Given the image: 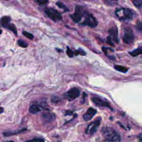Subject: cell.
Listing matches in <instances>:
<instances>
[{"instance_id": "1", "label": "cell", "mask_w": 142, "mask_h": 142, "mask_svg": "<svg viewBox=\"0 0 142 142\" xmlns=\"http://www.w3.org/2000/svg\"><path fill=\"white\" fill-rule=\"evenodd\" d=\"M101 133L107 142H121L120 136L112 128L104 127L101 129Z\"/></svg>"}, {"instance_id": "2", "label": "cell", "mask_w": 142, "mask_h": 142, "mask_svg": "<svg viewBox=\"0 0 142 142\" xmlns=\"http://www.w3.org/2000/svg\"><path fill=\"white\" fill-rule=\"evenodd\" d=\"M83 16H85V19L82 23V25L87 26L92 28H94L98 25V21L92 15L84 11Z\"/></svg>"}, {"instance_id": "3", "label": "cell", "mask_w": 142, "mask_h": 142, "mask_svg": "<svg viewBox=\"0 0 142 142\" xmlns=\"http://www.w3.org/2000/svg\"><path fill=\"white\" fill-rule=\"evenodd\" d=\"M44 11L48 17L54 21H59L62 18V15L59 12L52 8H47Z\"/></svg>"}, {"instance_id": "4", "label": "cell", "mask_w": 142, "mask_h": 142, "mask_svg": "<svg viewBox=\"0 0 142 142\" xmlns=\"http://www.w3.org/2000/svg\"><path fill=\"white\" fill-rule=\"evenodd\" d=\"M101 121V118L99 117V118L97 119L93 122L91 123L88 125L86 129V134L89 135H93L97 132V129L98 128Z\"/></svg>"}, {"instance_id": "5", "label": "cell", "mask_w": 142, "mask_h": 142, "mask_svg": "<svg viewBox=\"0 0 142 142\" xmlns=\"http://www.w3.org/2000/svg\"><path fill=\"white\" fill-rule=\"evenodd\" d=\"M80 95V91L77 88H72L64 94V98L71 101L77 98Z\"/></svg>"}, {"instance_id": "6", "label": "cell", "mask_w": 142, "mask_h": 142, "mask_svg": "<svg viewBox=\"0 0 142 142\" xmlns=\"http://www.w3.org/2000/svg\"><path fill=\"white\" fill-rule=\"evenodd\" d=\"M123 39L124 42L128 44H130L133 42L134 40V36L131 28L129 27L125 28Z\"/></svg>"}, {"instance_id": "7", "label": "cell", "mask_w": 142, "mask_h": 142, "mask_svg": "<svg viewBox=\"0 0 142 142\" xmlns=\"http://www.w3.org/2000/svg\"><path fill=\"white\" fill-rule=\"evenodd\" d=\"M83 13L84 12L82 11V7L76 6L75 13L71 15L70 17L73 20V21L75 23H78L82 20L83 17Z\"/></svg>"}, {"instance_id": "8", "label": "cell", "mask_w": 142, "mask_h": 142, "mask_svg": "<svg viewBox=\"0 0 142 142\" xmlns=\"http://www.w3.org/2000/svg\"><path fill=\"white\" fill-rule=\"evenodd\" d=\"M122 11V16H120L119 19L121 21H130L133 19V13L132 11L129 9H123Z\"/></svg>"}, {"instance_id": "9", "label": "cell", "mask_w": 142, "mask_h": 142, "mask_svg": "<svg viewBox=\"0 0 142 142\" xmlns=\"http://www.w3.org/2000/svg\"><path fill=\"white\" fill-rule=\"evenodd\" d=\"M42 119L44 124H49L56 119V115L51 112L44 113L42 115Z\"/></svg>"}, {"instance_id": "10", "label": "cell", "mask_w": 142, "mask_h": 142, "mask_svg": "<svg viewBox=\"0 0 142 142\" xmlns=\"http://www.w3.org/2000/svg\"><path fill=\"white\" fill-rule=\"evenodd\" d=\"M92 100L93 102L97 106L99 107H107L109 108L111 110H112V108L111 107L110 104L107 101H105L102 99H100L98 97H93L92 98Z\"/></svg>"}, {"instance_id": "11", "label": "cell", "mask_w": 142, "mask_h": 142, "mask_svg": "<svg viewBox=\"0 0 142 142\" xmlns=\"http://www.w3.org/2000/svg\"><path fill=\"white\" fill-rule=\"evenodd\" d=\"M109 33L110 35V37L112 40H114L116 43L119 42V38H118V30L116 26H113L111 27L109 30Z\"/></svg>"}, {"instance_id": "12", "label": "cell", "mask_w": 142, "mask_h": 142, "mask_svg": "<svg viewBox=\"0 0 142 142\" xmlns=\"http://www.w3.org/2000/svg\"><path fill=\"white\" fill-rule=\"evenodd\" d=\"M97 113V110L94 108L90 107L88 109L86 113L83 115V119L86 121L91 120Z\"/></svg>"}, {"instance_id": "13", "label": "cell", "mask_w": 142, "mask_h": 142, "mask_svg": "<svg viewBox=\"0 0 142 142\" xmlns=\"http://www.w3.org/2000/svg\"><path fill=\"white\" fill-rule=\"evenodd\" d=\"M43 107L41 105L38 104H32L29 108V112L31 114H37L38 113L41 111Z\"/></svg>"}, {"instance_id": "14", "label": "cell", "mask_w": 142, "mask_h": 142, "mask_svg": "<svg viewBox=\"0 0 142 142\" xmlns=\"http://www.w3.org/2000/svg\"><path fill=\"white\" fill-rule=\"evenodd\" d=\"M11 18L9 16H3L1 18V20H0V22H1L2 26L5 27L6 25H7L8 24H9L11 21Z\"/></svg>"}, {"instance_id": "15", "label": "cell", "mask_w": 142, "mask_h": 142, "mask_svg": "<svg viewBox=\"0 0 142 142\" xmlns=\"http://www.w3.org/2000/svg\"><path fill=\"white\" fill-rule=\"evenodd\" d=\"M142 53V48L141 47L137 48L135 50L129 52V54L133 57H136L138 55H140Z\"/></svg>"}, {"instance_id": "16", "label": "cell", "mask_w": 142, "mask_h": 142, "mask_svg": "<svg viewBox=\"0 0 142 142\" xmlns=\"http://www.w3.org/2000/svg\"><path fill=\"white\" fill-rule=\"evenodd\" d=\"M114 69L121 73H127L128 70L127 68L122 66H120V65H116L114 66Z\"/></svg>"}, {"instance_id": "17", "label": "cell", "mask_w": 142, "mask_h": 142, "mask_svg": "<svg viewBox=\"0 0 142 142\" xmlns=\"http://www.w3.org/2000/svg\"><path fill=\"white\" fill-rule=\"evenodd\" d=\"M4 28H7L8 30H10L11 31H12L13 32V33H15V35H17V29H16V27L13 25V24L10 23L9 24H8V25H6Z\"/></svg>"}, {"instance_id": "18", "label": "cell", "mask_w": 142, "mask_h": 142, "mask_svg": "<svg viewBox=\"0 0 142 142\" xmlns=\"http://www.w3.org/2000/svg\"><path fill=\"white\" fill-rule=\"evenodd\" d=\"M25 142H45V139L42 138H35L27 140Z\"/></svg>"}, {"instance_id": "19", "label": "cell", "mask_w": 142, "mask_h": 142, "mask_svg": "<svg viewBox=\"0 0 142 142\" xmlns=\"http://www.w3.org/2000/svg\"><path fill=\"white\" fill-rule=\"evenodd\" d=\"M134 5V6L138 8V9H140L142 7V1L141 0H134L132 1Z\"/></svg>"}, {"instance_id": "20", "label": "cell", "mask_w": 142, "mask_h": 142, "mask_svg": "<svg viewBox=\"0 0 142 142\" xmlns=\"http://www.w3.org/2000/svg\"><path fill=\"white\" fill-rule=\"evenodd\" d=\"M17 43L20 47L23 48H26L28 46V43L25 41H24L22 39H18L17 41Z\"/></svg>"}, {"instance_id": "21", "label": "cell", "mask_w": 142, "mask_h": 142, "mask_svg": "<svg viewBox=\"0 0 142 142\" xmlns=\"http://www.w3.org/2000/svg\"><path fill=\"white\" fill-rule=\"evenodd\" d=\"M56 5L59 8H60V9L64 10L65 11H68V9L66 6V5H65L63 3H62L61 2H57L56 3Z\"/></svg>"}, {"instance_id": "22", "label": "cell", "mask_w": 142, "mask_h": 142, "mask_svg": "<svg viewBox=\"0 0 142 142\" xmlns=\"http://www.w3.org/2000/svg\"><path fill=\"white\" fill-rule=\"evenodd\" d=\"M26 129H24L20 130V131H17V132H13V133H11V132H5V133H4V135H5V136H11V135L16 134H17V133H19L22 132H23L24 131H26Z\"/></svg>"}, {"instance_id": "23", "label": "cell", "mask_w": 142, "mask_h": 142, "mask_svg": "<svg viewBox=\"0 0 142 142\" xmlns=\"http://www.w3.org/2000/svg\"><path fill=\"white\" fill-rule=\"evenodd\" d=\"M23 35L25 36V37L28 38V39H33V35L29 33V32H28L27 31H23Z\"/></svg>"}, {"instance_id": "24", "label": "cell", "mask_w": 142, "mask_h": 142, "mask_svg": "<svg viewBox=\"0 0 142 142\" xmlns=\"http://www.w3.org/2000/svg\"><path fill=\"white\" fill-rule=\"evenodd\" d=\"M66 52H67V55H68V57H73V55H74L73 52L72 50L71 49H70V48L68 47H67Z\"/></svg>"}, {"instance_id": "25", "label": "cell", "mask_w": 142, "mask_h": 142, "mask_svg": "<svg viewBox=\"0 0 142 142\" xmlns=\"http://www.w3.org/2000/svg\"><path fill=\"white\" fill-rule=\"evenodd\" d=\"M136 29L140 32L142 31V23L141 21H139L137 23L136 25Z\"/></svg>"}, {"instance_id": "26", "label": "cell", "mask_w": 142, "mask_h": 142, "mask_svg": "<svg viewBox=\"0 0 142 142\" xmlns=\"http://www.w3.org/2000/svg\"><path fill=\"white\" fill-rule=\"evenodd\" d=\"M107 42L109 44V45H110L111 46H114V43H113V40H112V38L110 37H109H109H107Z\"/></svg>"}, {"instance_id": "27", "label": "cell", "mask_w": 142, "mask_h": 142, "mask_svg": "<svg viewBox=\"0 0 142 142\" xmlns=\"http://www.w3.org/2000/svg\"><path fill=\"white\" fill-rule=\"evenodd\" d=\"M52 102L53 103H58L59 101V98H58V97H56V96H53L51 99Z\"/></svg>"}, {"instance_id": "28", "label": "cell", "mask_w": 142, "mask_h": 142, "mask_svg": "<svg viewBox=\"0 0 142 142\" xmlns=\"http://www.w3.org/2000/svg\"><path fill=\"white\" fill-rule=\"evenodd\" d=\"M78 52V54L81 55V56H85L86 55V52H84V51H83L82 48H79V49L77 50Z\"/></svg>"}, {"instance_id": "29", "label": "cell", "mask_w": 142, "mask_h": 142, "mask_svg": "<svg viewBox=\"0 0 142 142\" xmlns=\"http://www.w3.org/2000/svg\"><path fill=\"white\" fill-rule=\"evenodd\" d=\"M36 2L39 3L40 5H44V4L47 3L48 1H37Z\"/></svg>"}, {"instance_id": "30", "label": "cell", "mask_w": 142, "mask_h": 142, "mask_svg": "<svg viewBox=\"0 0 142 142\" xmlns=\"http://www.w3.org/2000/svg\"><path fill=\"white\" fill-rule=\"evenodd\" d=\"M102 48V50H103V52L105 53V55L107 56V50L108 49V48H107L106 47H103Z\"/></svg>"}, {"instance_id": "31", "label": "cell", "mask_w": 142, "mask_h": 142, "mask_svg": "<svg viewBox=\"0 0 142 142\" xmlns=\"http://www.w3.org/2000/svg\"><path fill=\"white\" fill-rule=\"evenodd\" d=\"M72 113H73V112L71 111H67L66 112V114H65V115H66V116H70V115L72 114Z\"/></svg>"}, {"instance_id": "32", "label": "cell", "mask_w": 142, "mask_h": 142, "mask_svg": "<svg viewBox=\"0 0 142 142\" xmlns=\"http://www.w3.org/2000/svg\"><path fill=\"white\" fill-rule=\"evenodd\" d=\"M3 111H4L3 108L1 107H0V114H1V113H2L3 112Z\"/></svg>"}, {"instance_id": "33", "label": "cell", "mask_w": 142, "mask_h": 142, "mask_svg": "<svg viewBox=\"0 0 142 142\" xmlns=\"http://www.w3.org/2000/svg\"><path fill=\"white\" fill-rule=\"evenodd\" d=\"M75 54L76 55V56H77L78 55H79V54H78V51H76L75 52Z\"/></svg>"}, {"instance_id": "34", "label": "cell", "mask_w": 142, "mask_h": 142, "mask_svg": "<svg viewBox=\"0 0 142 142\" xmlns=\"http://www.w3.org/2000/svg\"><path fill=\"white\" fill-rule=\"evenodd\" d=\"M2 31L1 30H0V35H1V34L2 33Z\"/></svg>"}, {"instance_id": "35", "label": "cell", "mask_w": 142, "mask_h": 142, "mask_svg": "<svg viewBox=\"0 0 142 142\" xmlns=\"http://www.w3.org/2000/svg\"><path fill=\"white\" fill-rule=\"evenodd\" d=\"M4 142H14L13 141H4Z\"/></svg>"}]
</instances>
